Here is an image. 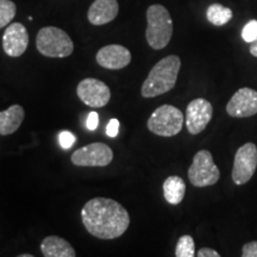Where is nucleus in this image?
<instances>
[{"instance_id": "nucleus-1", "label": "nucleus", "mask_w": 257, "mask_h": 257, "mask_svg": "<svg viewBox=\"0 0 257 257\" xmlns=\"http://www.w3.org/2000/svg\"><path fill=\"white\" fill-rule=\"evenodd\" d=\"M82 224L99 239H115L123 236L130 225V214L123 205L110 198H93L83 205Z\"/></svg>"}, {"instance_id": "nucleus-2", "label": "nucleus", "mask_w": 257, "mask_h": 257, "mask_svg": "<svg viewBox=\"0 0 257 257\" xmlns=\"http://www.w3.org/2000/svg\"><path fill=\"white\" fill-rule=\"evenodd\" d=\"M181 60L176 55H169L160 60L143 82L141 89L143 98H155L172 91L178 81Z\"/></svg>"}, {"instance_id": "nucleus-3", "label": "nucleus", "mask_w": 257, "mask_h": 257, "mask_svg": "<svg viewBox=\"0 0 257 257\" xmlns=\"http://www.w3.org/2000/svg\"><path fill=\"white\" fill-rule=\"evenodd\" d=\"M147 42L153 49L161 50L168 46L173 36V21L165 6L155 4L147 10Z\"/></svg>"}, {"instance_id": "nucleus-4", "label": "nucleus", "mask_w": 257, "mask_h": 257, "mask_svg": "<svg viewBox=\"0 0 257 257\" xmlns=\"http://www.w3.org/2000/svg\"><path fill=\"white\" fill-rule=\"evenodd\" d=\"M36 47L43 56L64 59L73 54L74 43L66 31L56 27L42 28L36 37Z\"/></svg>"}, {"instance_id": "nucleus-5", "label": "nucleus", "mask_w": 257, "mask_h": 257, "mask_svg": "<svg viewBox=\"0 0 257 257\" xmlns=\"http://www.w3.org/2000/svg\"><path fill=\"white\" fill-rule=\"evenodd\" d=\"M184 113L172 105H162L153 112L147 126L150 133L161 137H173L181 133L184 126Z\"/></svg>"}, {"instance_id": "nucleus-6", "label": "nucleus", "mask_w": 257, "mask_h": 257, "mask_svg": "<svg viewBox=\"0 0 257 257\" xmlns=\"http://www.w3.org/2000/svg\"><path fill=\"white\" fill-rule=\"evenodd\" d=\"M220 178L219 168L214 163L208 150H200L193 157L188 169V179L195 187H207L217 184Z\"/></svg>"}, {"instance_id": "nucleus-7", "label": "nucleus", "mask_w": 257, "mask_h": 257, "mask_svg": "<svg viewBox=\"0 0 257 257\" xmlns=\"http://www.w3.org/2000/svg\"><path fill=\"white\" fill-rule=\"evenodd\" d=\"M257 168V147L253 143H245L234 155L232 180L237 186L250 181Z\"/></svg>"}, {"instance_id": "nucleus-8", "label": "nucleus", "mask_w": 257, "mask_h": 257, "mask_svg": "<svg viewBox=\"0 0 257 257\" xmlns=\"http://www.w3.org/2000/svg\"><path fill=\"white\" fill-rule=\"evenodd\" d=\"M73 165L78 167H106L113 160V152L105 143H92L73 153Z\"/></svg>"}, {"instance_id": "nucleus-9", "label": "nucleus", "mask_w": 257, "mask_h": 257, "mask_svg": "<svg viewBox=\"0 0 257 257\" xmlns=\"http://www.w3.org/2000/svg\"><path fill=\"white\" fill-rule=\"evenodd\" d=\"M76 94L83 104L92 108L104 107L111 100V89L105 82L94 78L83 79L76 87Z\"/></svg>"}, {"instance_id": "nucleus-10", "label": "nucleus", "mask_w": 257, "mask_h": 257, "mask_svg": "<svg viewBox=\"0 0 257 257\" xmlns=\"http://www.w3.org/2000/svg\"><path fill=\"white\" fill-rule=\"evenodd\" d=\"M213 115V107L206 99L198 98L189 102L186 110L185 123L188 133L199 135L206 128Z\"/></svg>"}, {"instance_id": "nucleus-11", "label": "nucleus", "mask_w": 257, "mask_h": 257, "mask_svg": "<svg viewBox=\"0 0 257 257\" xmlns=\"http://www.w3.org/2000/svg\"><path fill=\"white\" fill-rule=\"evenodd\" d=\"M227 114L233 118H246L257 113V91L244 87L234 93L226 105Z\"/></svg>"}, {"instance_id": "nucleus-12", "label": "nucleus", "mask_w": 257, "mask_h": 257, "mask_svg": "<svg viewBox=\"0 0 257 257\" xmlns=\"http://www.w3.org/2000/svg\"><path fill=\"white\" fill-rule=\"evenodd\" d=\"M131 60L133 56L130 50L120 44H110L102 47L95 56V61L99 66L110 70L123 69L130 64Z\"/></svg>"}, {"instance_id": "nucleus-13", "label": "nucleus", "mask_w": 257, "mask_h": 257, "mask_svg": "<svg viewBox=\"0 0 257 257\" xmlns=\"http://www.w3.org/2000/svg\"><path fill=\"white\" fill-rule=\"evenodd\" d=\"M29 46V34L22 23L10 24L3 36V49L6 55L19 57L27 51Z\"/></svg>"}, {"instance_id": "nucleus-14", "label": "nucleus", "mask_w": 257, "mask_h": 257, "mask_svg": "<svg viewBox=\"0 0 257 257\" xmlns=\"http://www.w3.org/2000/svg\"><path fill=\"white\" fill-rule=\"evenodd\" d=\"M119 4L117 0H94L89 6L87 18L93 25H105L118 16Z\"/></svg>"}, {"instance_id": "nucleus-15", "label": "nucleus", "mask_w": 257, "mask_h": 257, "mask_svg": "<svg viewBox=\"0 0 257 257\" xmlns=\"http://www.w3.org/2000/svg\"><path fill=\"white\" fill-rule=\"evenodd\" d=\"M41 251L44 257H75L76 252L68 240L59 236H48L42 240Z\"/></svg>"}, {"instance_id": "nucleus-16", "label": "nucleus", "mask_w": 257, "mask_h": 257, "mask_svg": "<svg viewBox=\"0 0 257 257\" xmlns=\"http://www.w3.org/2000/svg\"><path fill=\"white\" fill-rule=\"evenodd\" d=\"M25 118V111L21 105H12L8 110L0 112V135L8 136L21 127Z\"/></svg>"}, {"instance_id": "nucleus-17", "label": "nucleus", "mask_w": 257, "mask_h": 257, "mask_svg": "<svg viewBox=\"0 0 257 257\" xmlns=\"http://www.w3.org/2000/svg\"><path fill=\"white\" fill-rule=\"evenodd\" d=\"M186 194V184L180 176H168L163 182V195L170 205H179L184 200Z\"/></svg>"}, {"instance_id": "nucleus-18", "label": "nucleus", "mask_w": 257, "mask_h": 257, "mask_svg": "<svg viewBox=\"0 0 257 257\" xmlns=\"http://www.w3.org/2000/svg\"><path fill=\"white\" fill-rule=\"evenodd\" d=\"M232 10L220 4H212L208 6L206 11V18L211 24L216 27H223L232 19Z\"/></svg>"}, {"instance_id": "nucleus-19", "label": "nucleus", "mask_w": 257, "mask_h": 257, "mask_svg": "<svg viewBox=\"0 0 257 257\" xmlns=\"http://www.w3.org/2000/svg\"><path fill=\"white\" fill-rule=\"evenodd\" d=\"M176 257H194L195 256V243L192 236L184 234L176 243L175 248Z\"/></svg>"}, {"instance_id": "nucleus-20", "label": "nucleus", "mask_w": 257, "mask_h": 257, "mask_svg": "<svg viewBox=\"0 0 257 257\" xmlns=\"http://www.w3.org/2000/svg\"><path fill=\"white\" fill-rule=\"evenodd\" d=\"M17 8L11 0H0V29L5 28L14 21Z\"/></svg>"}, {"instance_id": "nucleus-21", "label": "nucleus", "mask_w": 257, "mask_h": 257, "mask_svg": "<svg viewBox=\"0 0 257 257\" xmlns=\"http://www.w3.org/2000/svg\"><path fill=\"white\" fill-rule=\"evenodd\" d=\"M242 38L246 43H252L257 40V21L252 19L244 25L242 30Z\"/></svg>"}, {"instance_id": "nucleus-22", "label": "nucleus", "mask_w": 257, "mask_h": 257, "mask_svg": "<svg viewBox=\"0 0 257 257\" xmlns=\"http://www.w3.org/2000/svg\"><path fill=\"white\" fill-rule=\"evenodd\" d=\"M59 142L60 146L63 148V149H69L72 148L74 144L76 142V137L75 135L69 133V131H62L59 135Z\"/></svg>"}, {"instance_id": "nucleus-23", "label": "nucleus", "mask_w": 257, "mask_h": 257, "mask_svg": "<svg viewBox=\"0 0 257 257\" xmlns=\"http://www.w3.org/2000/svg\"><path fill=\"white\" fill-rule=\"evenodd\" d=\"M118 133H119V120L117 118H112L106 126V135L108 137L114 138L118 136Z\"/></svg>"}, {"instance_id": "nucleus-24", "label": "nucleus", "mask_w": 257, "mask_h": 257, "mask_svg": "<svg viewBox=\"0 0 257 257\" xmlns=\"http://www.w3.org/2000/svg\"><path fill=\"white\" fill-rule=\"evenodd\" d=\"M243 257H257V240L244 244L242 249Z\"/></svg>"}, {"instance_id": "nucleus-25", "label": "nucleus", "mask_w": 257, "mask_h": 257, "mask_svg": "<svg viewBox=\"0 0 257 257\" xmlns=\"http://www.w3.org/2000/svg\"><path fill=\"white\" fill-rule=\"evenodd\" d=\"M98 124H99V115L96 112L93 111L88 114L87 120H86V126H87L88 130L94 131L95 128L98 127Z\"/></svg>"}, {"instance_id": "nucleus-26", "label": "nucleus", "mask_w": 257, "mask_h": 257, "mask_svg": "<svg viewBox=\"0 0 257 257\" xmlns=\"http://www.w3.org/2000/svg\"><path fill=\"white\" fill-rule=\"evenodd\" d=\"M198 257H219L220 255L216 250L210 248H202L197 252Z\"/></svg>"}, {"instance_id": "nucleus-27", "label": "nucleus", "mask_w": 257, "mask_h": 257, "mask_svg": "<svg viewBox=\"0 0 257 257\" xmlns=\"http://www.w3.org/2000/svg\"><path fill=\"white\" fill-rule=\"evenodd\" d=\"M250 54H251L252 56L257 57V40L255 42H252V43H250Z\"/></svg>"}, {"instance_id": "nucleus-28", "label": "nucleus", "mask_w": 257, "mask_h": 257, "mask_svg": "<svg viewBox=\"0 0 257 257\" xmlns=\"http://www.w3.org/2000/svg\"><path fill=\"white\" fill-rule=\"evenodd\" d=\"M19 257H34V255H31V253H22V255H19Z\"/></svg>"}]
</instances>
